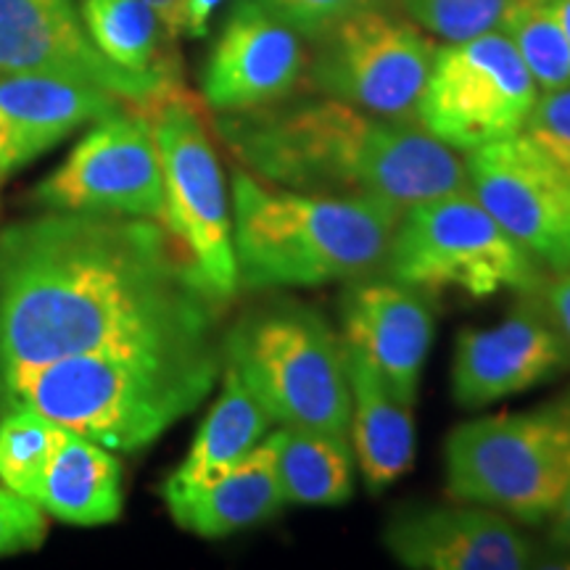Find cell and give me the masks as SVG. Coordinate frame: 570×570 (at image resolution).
<instances>
[{
	"instance_id": "f546056e",
	"label": "cell",
	"mask_w": 570,
	"mask_h": 570,
	"mask_svg": "<svg viewBox=\"0 0 570 570\" xmlns=\"http://www.w3.org/2000/svg\"><path fill=\"white\" fill-rule=\"evenodd\" d=\"M46 541V518L32 499L0 489V558L32 552Z\"/></svg>"
},
{
	"instance_id": "5b68a950",
	"label": "cell",
	"mask_w": 570,
	"mask_h": 570,
	"mask_svg": "<svg viewBox=\"0 0 570 570\" xmlns=\"http://www.w3.org/2000/svg\"><path fill=\"white\" fill-rule=\"evenodd\" d=\"M223 356L273 423L348 436L346 346L315 306L296 298L256 306L230 327Z\"/></svg>"
},
{
	"instance_id": "83f0119b",
	"label": "cell",
	"mask_w": 570,
	"mask_h": 570,
	"mask_svg": "<svg viewBox=\"0 0 570 570\" xmlns=\"http://www.w3.org/2000/svg\"><path fill=\"white\" fill-rule=\"evenodd\" d=\"M520 135H525L570 180V88L539 96Z\"/></svg>"
},
{
	"instance_id": "ba28073f",
	"label": "cell",
	"mask_w": 570,
	"mask_h": 570,
	"mask_svg": "<svg viewBox=\"0 0 570 570\" xmlns=\"http://www.w3.org/2000/svg\"><path fill=\"white\" fill-rule=\"evenodd\" d=\"M154 130L164 177V225L180 240L219 304L238 291L225 175L196 98L183 85L132 104Z\"/></svg>"
},
{
	"instance_id": "d4e9b609",
	"label": "cell",
	"mask_w": 570,
	"mask_h": 570,
	"mask_svg": "<svg viewBox=\"0 0 570 570\" xmlns=\"http://www.w3.org/2000/svg\"><path fill=\"white\" fill-rule=\"evenodd\" d=\"M497 30L518 48L539 90L570 88V42L552 0H510Z\"/></svg>"
},
{
	"instance_id": "1f68e13d",
	"label": "cell",
	"mask_w": 570,
	"mask_h": 570,
	"mask_svg": "<svg viewBox=\"0 0 570 570\" xmlns=\"http://www.w3.org/2000/svg\"><path fill=\"white\" fill-rule=\"evenodd\" d=\"M159 24L167 30L169 38L185 35V24H188V0H142Z\"/></svg>"
},
{
	"instance_id": "f1b7e54d",
	"label": "cell",
	"mask_w": 570,
	"mask_h": 570,
	"mask_svg": "<svg viewBox=\"0 0 570 570\" xmlns=\"http://www.w3.org/2000/svg\"><path fill=\"white\" fill-rule=\"evenodd\" d=\"M275 17L291 24L302 38L312 40L336 21L373 6H391L394 0H262Z\"/></svg>"
},
{
	"instance_id": "ffe728a7",
	"label": "cell",
	"mask_w": 570,
	"mask_h": 570,
	"mask_svg": "<svg viewBox=\"0 0 570 570\" xmlns=\"http://www.w3.org/2000/svg\"><path fill=\"white\" fill-rule=\"evenodd\" d=\"M344 346L352 386L348 433L354 439V460L370 491H386L407 475L415 462V417L410 404L394 394L367 356L346 341Z\"/></svg>"
},
{
	"instance_id": "6da1fadb",
	"label": "cell",
	"mask_w": 570,
	"mask_h": 570,
	"mask_svg": "<svg viewBox=\"0 0 570 570\" xmlns=\"http://www.w3.org/2000/svg\"><path fill=\"white\" fill-rule=\"evenodd\" d=\"M217 312L159 219L51 212L0 227V377L75 354L217 341Z\"/></svg>"
},
{
	"instance_id": "d6a6232c",
	"label": "cell",
	"mask_w": 570,
	"mask_h": 570,
	"mask_svg": "<svg viewBox=\"0 0 570 570\" xmlns=\"http://www.w3.org/2000/svg\"><path fill=\"white\" fill-rule=\"evenodd\" d=\"M223 0H188V24H185V35L188 38H204L209 32L214 11L219 9Z\"/></svg>"
},
{
	"instance_id": "ac0fdd59",
	"label": "cell",
	"mask_w": 570,
	"mask_h": 570,
	"mask_svg": "<svg viewBox=\"0 0 570 570\" xmlns=\"http://www.w3.org/2000/svg\"><path fill=\"white\" fill-rule=\"evenodd\" d=\"M98 85L46 71L0 75V185L80 127L125 109Z\"/></svg>"
},
{
	"instance_id": "4dcf8cb0",
	"label": "cell",
	"mask_w": 570,
	"mask_h": 570,
	"mask_svg": "<svg viewBox=\"0 0 570 570\" xmlns=\"http://www.w3.org/2000/svg\"><path fill=\"white\" fill-rule=\"evenodd\" d=\"M544 302L550 306L554 325L560 327L562 338L570 346V269L554 275V281L544 283Z\"/></svg>"
},
{
	"instance_id": "30bf717a",
	"label": "cell",
	"mask_w": 570,
	"mask_h": 570,
	"mask_svg": "<svg viewBox=\"0 0 570 570\" xmlns=\"http://www.w3.org/2000/svg\"><path fill=\"white\" fill-rule=\"evenodd\" d=\"M306 80L327 98L415 122L436 46L391 6H373L312 38Z\"/></svg>"
},
{
	"instance_id": "e575fe53",
	"label": "cell",
	"mask_w": 570,
	"mask_h": 570,
	"mask_svg": "<svg viewBox=\"0 0 570 570\" xmlns=\"http://www.w3.org/2000/svg\"><path fill=\"white\" fill-rule=\"evenodd\" d=\"M554 9H558V17L562 21V30L568 35V42H570V0H552Z\"/></svg>"
},
{
	"instance_id": "3957f363",
	"label": "cell",
	"mask_w": 570,
	"mask_h": 570,
	"mask_svg": "<svg viewBox=\"0 0 570 570\" xmlns=\"http://www.w3.org/2000/svg\"><path fill=\"white\" fill-rule=\"evenodd\" d=\"M217 341L63 356L0 377V412L27 410L114 452H138L209 396Z\"/></svg>"
},
{
	"instance_id": "4316f807",
	"label": "cell",
	"mask_w": 570,
	"mask_h": 570,
	"mask_svg": "<svg viewBox=\"0 0 570 570\" xmlns=\"http://www.w3.org/2000/svg\"><path fill=\"white\" fill-rule=\"evenodd\" d=\"M415 24L446 42L497 30L510 0H402Z\"/></svg>"
},
{
	"instance_id": "603a6c76",
	"label": "cell",
	"mask_w": 570,
	"mask_h": 570,
	"mask_svg": "<svg viewBox=\"0 0 570 570\" xmlns=\"http://www.w3.org/2000/svg\"><path fill=\"white\" fill-rule=\"evenodd\" d=\"M80 17L92 46L114 67L148 80L180 82L177 56L167 30L142 0H80Z\"/></svg>"
},
{
	"instance_id": "5bb4252c",
	"label": "cell",
	"mask_w": 570,
	"mask_h": 570,
	"mask_svg": "<svg viewBox=\"0 0 570 570\" xmlns=\"http://www.w3.org/2000/svg\"><path fill=\"white\" fill-rule=\"evenodd\" d=\"M309 48L262 0H235L202 71L214 114H240L294 98L306 77Z\"/></svg>"
},
{
	"instance_id": "2e32d148",
	"label": "cell",
	"mask_w": 570,
	"mask_h": 570,
	"mask_svg": "<svg viewBox=\"0 0 570 570\" xmlns=\"http://www.w3.org/2000/svg\"><path fill=\"white\" fill-rule=\"evenodd\" d=\"M17 71L75 77L127 104H142L173 88L114 67L85 32L77 0H0V75Z\"/></svg>"
},
{
	"instance_id": "7402d4cb",
	"label": "cell",
	"mask_w": 570,
	"mask_h": 570,
	"mask_svg": "<svg viewBox=\"0 0 570 570\" xmlns=\"http://www.w3.org/2000/svg\"><path fill=\"white\" fill-rule=\"evenodd\" d=\"M38 504L71 525H104L122 515V465L109 449L63 428Z\"/></svg>"
},
{
	"instance_id": "52a82bcc",
	"label": "cell",
	"mask_w": 570,
	"mask_h": 570,
	"mask_svg": "<svg viewBox=\"0 0 570 570\" xmlns=\"http://www.w3.org/2000/svg\"><path fill=\"white\" fill-rule=\"evenodd\" d=\"M386 275L425 291L460 288L475 298L544 288V269L502 230L468 188L428 198L399 217Z\"/></svg>"
},
{
	"instance_id": "9c48e42d",
	"label": "cell",
	"mask_w": 570,
	"mask_h": 570,
	"mask_svg": "<svg viewBox=\"0 0 570 570\" xmlns=\"http://www.w3.org/2000/svg\"><path fill=\"white\" fill-rule=\"evenodd\" d=\"M539 85L504 32L491 30L436 48L415 122L433 138L470 154L520 135Z\"/></svg>"
},
{
	"instance_id": "7a4b0ae2",
	"label": "cell",
	"mask_w": 570,
	"mask_h": 570,
	"mask_svg": "<svg viewBox=\"0 0 570 570\" xmlns=\"http://www.w3.org/2000/svg\"><path fill=\"white\" fill-rule=\"evenodd\" d=\"M288 101L217 119L238 167L259 180L302 194L373 196L399 209L468 188L465 159L417 122L327 96Z\"/></svg>"
},
{
	"instance_id": "836d02e7",
	"label": "cell",
	"mask_w": 570,
	"mask_h": 570,
	"mask_svg": "<svg viewBox=\"0 0 570 570\" xmlns=\"http://www.w3.org/2000/svg\"><path fill=\"white\" fill-rule=\"evenodd\" d=\"M550 539L554 541V547H560V550L570 552V489H568V494L562 497L560 508L554 510Z\"/></svg>"
},
{
	"instance_id": "4fadbf2b",
	"label": "cell",
	"mask_w": 570,
	"mask_h": 570,
	"mask_svg": "<svg viewBox=\"0 0 570 570\" xmlns=\"http://www.w3.org/2000/svg\"><path fill=\"white\" fill-rule=\"evenodd\" d=\"M568 367L570 346L554 325L544 288L529 291L497 325L460 333L452 365V396L460 407L483 410L544 386Z\"/></svg>"
},
{
	"instance_id": "e0dca14e",
	"label": "cell",
	"mask_w": 570,
	"mask_h": 570,
	"mask_svg": "<svg viewBox=\"0 0 570 570\" xmlns=\"http://www.w3.org/2000/svg\"><path fill=\"white\" fill-rule=\"evenodd\" d=\"M431 291L391 275H362L348 281L341 296L344 341L360 348L389 381L394 394L415 407L420 375L436 331Z\"/></svg>"
},
{
	"instance_id": "484cf974",
	"label": "cell",
	"mask_w": 570,
	"mask_h": 570,
	"mask_svg": "<svg viewBox=\"0 0 570 570\" xmlns=\"http://www.w3.org/2000/svg\"><path fill=\"white\" fill-rule=\"evenodd\" d=\"M61 425L27 410L0 417V481L13 494L38 502L48 462L61 439Z\"/></svg>"
},
{
	"instance_id": "277c9868",
	"label": "cell",
	"mask_w": 570,
	"mask_h": 570,
	"mask_svg": "<svg viewBox=\"0 0 570 570\" xmlns=\"http://www.w3.org/2000/svg\"><path fill=\"white\" fill-rule=\"evenodd\" d=\"M238 288H315L377 273L404 209L373 196L302 194L233 169Z\"/></svg>"
},
{
	"instance_id": "cb8c5ba5",
	"label": "cell",
	"mask_w": 570,
	"mask_h": 570,
	"mask_svg": "<svg viewBox=\"0 0 570 570\" xmlns=\"http://www.w3.org/2000/svg\"><path fill=\"white\" fill-rule=\"evenodd\" d=\"M269 441L288 504L338 508L354 497V449L348 436L277 428L269 431Z\"/></svg>"
},
{
	"instance_id": "8992f818",
	"label": "cell",
	"mask_w": 570,
	"mask_h": 570,
	"mask_svg": "<svg viewBox=\"0 0 570 570\" xmlns=\"http://www.w3.org/2000/svg\"><path fill=\"white\" fill-rule=\"evenodd\" d=\"M446 491L458 502L544 523L570 489V391L533 410L468 420L444 446Z\"/></svg>"
},
{
	"instance_id": "d6986e66",
	"label": "cell",
	"mask_w": 570,
	"mask_h": 570,
	"mask_svg": "<svg viewBox=\"0 0 570 570\" xmlns=\"http://www.w3.org/2000/svg\"><path fill=\"white\" fill-rule=\"evenodd\" d=\"M164 502L180 529L202 539L230 537L235 531L275 518L288 502L277 479L269 433L238 465L204 487L164 497Z\"/></svg>"
},
{
	"instance_id": "44dd1931",
	"label": "cell",
	"mask_w": 570,
	"mask_h": 570,
	"mask_svg": "<svg viewBox=\"0 0 570 570\" xmlns=\"http://www.w3.org/2000/svg\"><path fill=\"white\" fill-rule=\"evenodd\" d=\"M273 417L252 394L238 370L223 362V391L206 420L198 428L194 444L180 462V468L164 481L161 497L180 494L204 487L223 475L225 470L238 465L252 454L267 433L273 431Z\"/></svg>"
},
{
	"instance_id": "8fae6325",
	"label": "cell",
	"mask_w": 570,
	"mask_h": 570,
	"mask_svg": "<svg viewBox=\"0 0 570 570\" xmlns=\"http://www.w3.org/2000/svg\"><path fill=\"white\" fill-rule=\"evenodd\" d=\"M32 198L48 212L122 214L164 225L159 148L138 106L98 119Z\"/></svg>"
},
{
	"instance_id": "7c38bea8",
	"label": "cell",
	"mask_w": 570,
	"mask_h": 570,
	"mask_svg": "<svg viewBox=\"0 0 570 570\" xmlns=\"http://www.w3.org/2000/svg\"><path fill=\"white\" fill-rule=\"evenodd\" d=\"M468 190L541 269H570V180L525 135L465 156Z\"/></svg>"
},
{
	"instance_id": "9a60e30c",
	"label": "cell",
	"mask_w": 570,
	"mask_h": 570,
	"mask_svg": "<svg viewBox=\"0 0 570 570\" xmlns=\"http://www.w3.org/2000/svg\"><path fill=\"white\" fill-rule=\"evenodd\" d=\"M383 547L410 570H523L539 566L537 544L504 512L483 504H412L383 529Z\"/></svg>"
}]
</instances>
